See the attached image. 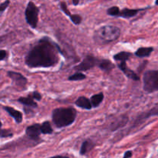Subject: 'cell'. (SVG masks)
<instances>
[{
    "instance_id": "obj_1",
    "label": "cell",
    "mask_w": 158,
    "mask_h": 158,
    "mask_svg": "<svg viewBox=\"0 0 158 158\" xmlns=\"http://www.w3.org/2000/svg\"><path fill=\"white\" fill-rule=\"evenodd\" d=\"M60 52V46L45 36L28 52L25 63L30 68L52 67L58 63Z\"/></svg>"
},
{
    "instance_id": "obj_2",
    "label": "cell",
    "mask_w": 158,
    "mask_h": 158,
    "mask_svg": "<svg viewBox=\"0 0 158 158\" xmlns=\"http://www.w3.org/2000/svg\"><path fill=\"white\" fill-rule=\"evenodd\" d=\"M77 112L74 108L61 107L52 111V122L58 128L70 126L77 118Z\"/></svg>"
},
{
    "instance_id": "obj_3",
    "label": "cell",
    "mask_w": 158,
    "mask_h": 158,
    "mask_svg": "<svg viewBox=\"0 0 158 158\" xmlns=\"http://www.w3.org/2000/svg\"><path fill=\"white\" fill-rule=\"evenodd\" d=\"M120 35V29L115 26H103L95 31L94 40L97 44H107L117 40Z\"/></svg>"
},
{
    "instance_id": "obj_4",
    "label": "cell",
    "mask_w": 158,
    "mask_h": 158,
    "mask_svg": "<svg viewBox=\"0 0 158 158\" xmlns=\"http://www.w3.org/2000/svg\"><path fill=\"white\" fill-rule=\"evenodd\" d=\"M143 89L148 94L158 91V70H148L143 77Z\"/></svg>"
},
{
    "instance_id": "obj_5",
    "label": "cell",
    "mask_w": 158,
    "mask_h": 158,
    "mask_svg": "<svg viewBox=\"0 0 158 158\" xmlns=\"http://www.w3.org/2000/svg\"><path fill=\"white\" fill-rule=\"evenodd\" d=\"M25 16L28 24L32 28L35 29L39 22V8L32 2H28L25 12Z\"/></svg>"
},
{
    "instance_id": "obj_6",
    "label": "cell",
    "mask_w": 158,
    "mask_h": 158,
    "mask_svg": "<svg viewBox=\"0 0 158 158\" xmlns=\"http://www.w3.org/2000/svg\"><path fill=\"white\" fill-rule=\"evenodd\" d=\"M99 59L96 58L94 56L92 55H88L83 59V61L78 64L77 66H76L74 67V69L76 70L79 71H87L89 69H92L94 66H97V63H98Z\"/></svg>"
},
{
    "instance_id": "obj_7",
    "label": "cell",
    "mask_w": 158,
    "mask_h": 158,
    "mask_svg": "<svg viewBox=\"0 0 158 158\" xmlns=\"http://www.w3.org/2000/svg\"><path fill=\"white\" fill-rule=\"evenodd\" d=\"M7 74L8 77L12 80L14 84L17 87H20L21 89H25L26 88V84L28 83V80L24 76H23L19 73L14 72V71H9L7 73Z\"/></svg>"
},
{
    "instance_id": "obj_8",
    "label": "cell",
    "mask_w": 158,
    "mask_h": 158,
    "mask_svg": "<svg viewBox=\"0 0 158 158\" xmlns=\"http://www.w3.org/2000/svg\"><path fill=\"white\" fill-rule=\"evenodd\" d=\"M41 124L40 123H34V124L29 126L26 130V134L34 140H36L40 138V135L41 134Z\"/></svg>"
},
{
    "instance_id": "obj_9",
    "label": "cell",
    "mask_w": 158,
    "mask_h": 158,
    "mask_svg": "<svg viewBox=\"0 0 158 158\" xmlns=\"http://www.w3.org/2000/svg\"><path fill=\"white\" fill-rule=\"evenodd\" d=\"M118 67L122 72H123V73L128 77V78L131 79L133 80H135V81H138L140 80V77H138L137 73H134V71H133L132 69H129L127 66L126 62H120L118 64Z\"/></svg>"
},
{
    "instance_id": "obj_10",
    "label": "cell",
    "mask_w": 158,
    "mask_h": 158,
    "mask_svg": "<svg viewBox=\"0 0 158 158\" xmlns=\"http://www.w3.org/2000/svg\"><path fill=\"white\" fill-rule=\"evenodd\" d=\"M3 108L11 117H13V119L17 123H20L23 121V114L21 112L14 109V108L10 107V106H4Z\"/></svg>"
},
{
    "instance_id": "obj_11",
    "label": "cell",
    "mask_w": 158,
    "mask_h": 158,
    "mask_svg": "<svg viewBox=\"0 0 158 158\" xmlns=\"http://www.w3.org/2000/svg\"><path fill=\"white\" fill-rule=\"evenodd\" d=\"M97 66L100 69H102V70L106 73L110 72L115 67V65L110 60H98Z\"/></svg>"
},
{
    "instance_id": "obj_12",
    "label": "cell",
    "mask_w": 158,
    "mask_h": 158,
    "mask_svg": "<svg viewBox=\"0 0 158 158\" xmlns=\"http://www.w3.org/2000/svg\"><path fill=\"white\" fill-rule=\"evenodd\" d=\"M75 104L79 107L85 110H91L93 108L90 100L86 97H80L75 102Z\"/></svg>"
},
{
    "instance_id": "obj_13",
    "label": "cell",
    "mask_w": 158,
    "mask_h": 158,
    "mask_svg": "<svg viewBox=\"0 0 158 158\" xmlns=\"http://www.w3.org/2000/svg\"><path fill=\"white\" fill-rule=\"evenodd\" d=\"M158 115V108H153L150 111H148L146 113H143L140 114L138 117L137 118L135 123L136 124H140L143 121H144L146 119L149 118V117H152V116H157Z\"/></svg>"
},
{
    "instance_id": "obj_14",
    "label": "cell",
    "mask_w": 158,
    "mask_h": 158,
    "mask_svg": "<svg viewBox=\"0 0 158 158\" xmlns=\"http://www.w3.org/2000/svg\"><path fill=\"white\" fill-rule=\"evenodd\" d=\"M143 10V9H123L121 11H120L118 17H122L124 19H129L131 17H134L140 11Z\"/></svg>"
},
{
    "instance_id": "obj_15",
    "label": "cell",
    "mask_w": 158,
    "mask_h": 158,
    "mask_svg": "<svg viewBox=\"0 0 158 158\" xmlns=\"http://www.w3.org/2000/svg\"><path fill=\"white\" fill-rule=\"evenodd\" d=\"M19 103H22V104L25 105V106H27L29 107H32V108H36L38 106L37 103L34 101V100L32 99V97H31L30 94L28 95V97H19L18 99Z\"/></svg>"
},
{
    "instance_id": "obj_16",
    "label": "cell",
    "mask_w": 158,
    "mask_h": 158,
    "mask_svg": "<svg viewBox=\"0 0 158 158\" xmlns=\"http://www.w3.org/2000/svg\"><path fill=\"white\" fill-rule=\"evenodd\" d=\"M154 51V48L153 47H141L139 48L137 51L135 52V56L137 57H140V58H143V57H148L150 56L152 52Z\"/></svg>"
},
{
    "instance_id": "obj_17",
    "label": "cell",
    "mask_w": 158,
    "mask_h": 158,
    "mask_svg": "<svg viewBox=\"0 0 158 158\" xmlns=\"http://www.w3.org/2000/svg\"><path fill=\"white\" fill-rule=\"evenodd\" d=\"M94 147H95V143H93L91 140H85L83 143V144H82L81 148H80V154L81 155H85L89 151H90Z\"/></svg>"
},
{
    "instance_id": "obj_18",
    "label": "cell",
    "mask_w": 158,
    "mask_h": 158,
    "mask_svg": "<svg viewBox=\"0 0 158 158\" xmlns=\"http://www.w3.org/2000/svg\"><path fill=\"white\" fill-rule=\"evenodd\" d=\"M103 98H104V96H103V93H100V94L92 96L90 99V102L93 107H97L103 102Z\"/></svg>"
},
{
    "instance_id": "obj_19",
    "label": "cell",
    "mask_w": 158,
    "mask_h": 158,
    "mask_svg": "<svg viewBox=\"0 0 158 158\" xmlns=\"http://www.w3.org/2000/svg\"><path fill=\"white\" fill-rule=\"evenodd\" d=\"M132 54L131 52H120L119 53L115 54L114 56V59L116 61H120V62H126L127 60H129Z\"/></svg>"
},
{
    "instance_id": "obj_20",
    "label": "cell",
    "mask_w": 158,
    "mask_h": 158,
    "mask_svg": "<svg viewBox=\"0 0 158 158\" xmlns=\"http://www.w3.org/2000/svg\"><path fill=\"white\" fill-rule=\"evenodd\" d=\"M40 129H41V134H51L53 133V130L49 121L43 122L41 124Z\"/></svg>"
},
{
    "instance_id": "obj_21",
    "label": "cell",
    "mask_w": 158,
    "mask_h": 158,
    "mask_svg": "<svg viewBox=\"0 0 158 158\" xmlns=\"http://www.w3.org/2000/svg\"><path fill=\"white\" fill-rule=\"evenodd\" d=\"M86 78V75H84L82 73L77 72L76 73H74L73 75L70 76L69 77V80H70V81H78V80H83Z\"/></svg>"
},
{
    "instance_id": "obj_22",
    "label": "cell",
    "mask_w": 158,
    "mask_h": 158,
    "mask_svg": "<svg viewBox=\"0 0 158 158\" xmlns=\"http://www.w3.org/2000/svg\"><path fill=\"white\" fill-rule=\"evenodd\" d=\"M120 9H119L118 6H112L110 9H107V14L111 16H117L118 17L119 13H120Z\"/></svg>"
},
{
    "instance_id": "obj_23",
    "label": "cell",
    "mask_w": 158,
    "mask_h": 158,
    "mask_svg": "<svg viewBox=\"0 0 158 158\" xmlns=\"http://www.w3.org/2000/svg\"><path fill=\"white\" fill-rule=\"evenodd\" d=\"M69 18H70L71 21L75 25H80L82 23V17L80 15L73 14V15H71V16Z\"/></svg>"
},
{
    "instance_id": "obj_24",
    "label": "cell",
    "mask_w": 158,
    "mask_h": 158,
    "mask_svg": "<svg viewBox=\"0 0 158 158\" xmlns=\"http://www.w3.org/2000/svg\"><path fill=\"white\" fill-rule=\"evenodd\" d=\"M60 9H61V10L63 11V12H64V13L66 14L67 16H69V17L71 16V15H72V14H71L70 11L69 10V9H68L66 2H60Z\"/></svg>"
},
{
    "instance_id": "obj_25",
    "label": "cell",
    "mask_w": 158,
    "mask_h": 158,
    "mask_svg": "<svg viewBox=\"0 0 158 158\" xmlns=\"http://www.w3.org/2000/svg\"><path fill=\"white\" fill-rule=\"evenodd\" d=\"M30 95H31V97H32V99H33V100H38V101L41 100L42 95L40 94V93L36 92V91H35V92H32V94H31Z\"/></svg>"
},
{
    "instance_id": "obj_26",
    "label": "cell",
    "mask_w": 158,
    "mask_h": 158,
    "mask_svg": "<svg viewBox=\"0 0 158 158\" xmlns=\"http://www.w3.org/2000/svg\"><path fill=\"white\" fill-rule=\"evenodd\" d=\"M9 3H10V2L9 1H6L4 2H2V4H0V13L1 12H2L3 11L6 10V9H7V7L9 6Z\"/></svg>"
},
{
    "instance_id": "obj_27",
    "label": "cell",
    "mask_w": 158,
    "mask_h": 158,
    "mask_svg": "<svg viewBox=\"0 0 158 158\" xmlns=\"http://www.w3.org/2000/svg\"><path fill=\"white\" fill-rule=\"evenodd\" d=\"M6 56H7V52L3 49H0V61L6 59Z\"/></svg>"
},
{
    "instance_id": "obj_28",
    "label": "cell",
    "mask_w": 158,
    "mask_h": 158,
    "mask_svg": "<svg viewBox=\"0 0 158 158\" xmlns=\"http://www.w3.org/2000/svg\"><path fill=\"white\" fill-rule=\"evenodd\" d=\"M133 156V153L131 151H127L126 153L124 154V155H123V158H131V157Z\"/></svg>"
},
{
    "instance_id": "obj_29",
    "label": "cell",
    "mask_w": 158,
    "mask_h": 158,
    "mask_svg": "<svg viewBox=\"0 0 158 158\" xmlns=\"http://www.w3.org/2000/svg\"><path fill=\"white\" fill-rule=\"evenodd\" d=\"M49 158H69L66 156H61V155H57V156H54V157H51Z\"/></svg>"
},
{
    "instance_id": "obj_30",
    "label": "cell",
    "mask_w": 158,
    "mask_h": 158,
    "mask_svg": "<svg viewBox=\"0 0 158 158\" xmlns=\"http://www.w3.org/2000/svg\"><path fill=\"white\" fill-rule=\"evenodd\" d=\"M79 3H80V1H75V0H73V4L74 6H77Z\"/></svg>"
},
{
    "instance_id": "obj_31",
    "label": "cell",
    "mask_w": 158,
    "mask_h": 158,
    "mask_svg": "<svg viewBox=\"0 0 158 158\" xmlns=\"http://www.w3.org/2000/svg\"><path fill=\"white\" fill-rule=\"evenodd\" d=\"M1 133H2V123L0 121V137H1Z\"/></svg>"
},
{
    "instance_id": "obj_32",
    "label": "cell",
    "mask_w": 158,
    "mask_h": 158,
    "mask_svg": "<svg viewBox=\"0 0 158 158\" xmlns=\"http://www.w3.org/2000/svg\"><path fill=\"white\" fill-rule=\"evenodd\" d=\"M3 39H4V37L3 36H2V37H0V42H2L3 40Z\"/></svg>"
},
{
    "instance_id": "obj_33",
    "label": "cell",
    "mask_w": 158,
    "mask_h": 158,
    "mask_svg": "<svg viewBox=\"0 0 158 158\" xmlns=\"http://www.w3.org/2000/svg\"><path fill=\"white\" fill-rule=\"evenodd\" d=\"M155 4H156V5H157V6H158V0H157V1H156Z\"/></svg>"
}]
</instances>
